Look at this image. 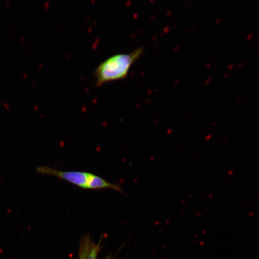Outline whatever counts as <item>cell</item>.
<instances>
[{
	"mask_svg": "<svg viewBox=\"0 0 259 259\" xmlns=\"http://www.w3.org/2000/svg\"><path fill=\"white\" fill-rule=\"evenodd\" d=\"M100 250V244L85 239L80 246L79 259H97Z\"/></svg>",
	"mask_w": 259,
	"mask_h": 259,
	"instance_id": "cell-4",
	"label": "cell"
},
{
	"mask_svg": "<svg viewBox=\"0 0 259 259\" xmlns=\"http://www.w3.org/2000/svg\"><path fill=\"white\" fill-rule=\"evenodd\" d=\"M87 190L109 189L116 191L119 193H123L121 187L116 184L109 182L97 175L91 173Z\"/></svg>",
	"mask_w": 259,
	"mask_h": 259,
	"instance_id": "cell-3",
	"label": "cell"
},
{
	"mask_svg": "<svg viewBox=\"0 0 259 259\" xmlns=\"http://www.w3.org/2000/svg\"><path fill=\"white\" fill-rule=\"evenodd\" d=\"M105 259H112L111 255H109L108 257H106Z\"/></svg>",
	"mask_w": 259,
	"mask_h": 259,
	"instance_id": "cell-5",
	"label": "cell"
},
{
	"mask_svg": "<svg viewBox=\"0 0 259 259\" xmlns=\"http://www.w3.org/2000/svg\"><path fill=\"white\" fill-rule=\"evenodd\" d=\"M143 52L144 48H139L127 54L114 55L100 64L95 72L97 86L125 79Z\"/></svg>",
	"mask_w": 259,
	"mask_h": 259,
	"instance_id": "cell-1",
	"label": "cell"
},
{
	"mask_svg": "<svg viewBox=\"0 0 259 259\" xmlns=\"http://www.w3.org/2000/svg\"><path fill=\"white\" fill-rule=\"evenodd\" d=\"M38 171L41 174L57 177L83 189H87L91 174L82 171L58 170L48 167H39Z\"/></svg>",
	"mask_w": 259,
	"mask_h": 259,
	"instance_id": "cell-2",
	"label": "cell"
}]
</instances>
